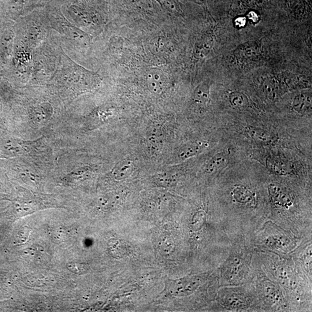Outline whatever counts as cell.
Returning <instances> with one entry per match:
<instances>
[{"label":"cell","mask_w":312,"mask_h":312,"mask_svg":"<svg viewBox=\"0 0 312 312\" xmlns=\"http://www.w3.org/2000/svg\"><path fill=\"white\" fill-rule=\"evenodd\" d=\"M134 170V164L132 160H124L118 162L113 170V176L115 180H121L131 176Z\"/></svg>","instance_id":"obj_10"},{"label":"cell","mask_w":312,"mask_h":312,"mask_svg":"<svg viewBox=\"0 0 312 312\" xmlns=\"http://www.w3.org/2000/svg\"><path fill=\"white\" fill-rule=\"evenodd\" d=\"M268 190L271 198L277 206L287 208L292 205L291 198L287 192L278 186L274 184H270Z\"/></svg>","instance_id":"obj_6"},{"label":"cell","mask_w":312,"mask_h":312,"mask_svg":"<svg viewBox=\"0 0 312 312\" xmlns=\"http://www.w3.org/2000/svg\"><path fill=\"white\" fill-rule=\"evenodd\" d=\"M214 40L212 36H206L203 37L196 44L194 48V56L196 58L202 59L206 58L212 49Z\"/></svg>","instance_id":"obj_11"},{"label":"cell","mask_w":312,"mask_h":312,"mask_svg":"<svg viewBox=\"0 0 312 312\" xmlns=\"http://www.w3.org/2000/svg\"><path fill=\"white\" fill-rule=\"evenodd\" d=\"M54 113L53 107L48 102L40 104L32 108L30 112L33 122L37 124H42L49 120Z\"/></svg>","instance_id":"obj_4"},{"label":"cell","mask_w":312,"mask_h":312,"mask_svg":"<svg viewBox=\"0 0 312 312\" xmlns=\"http://www.w3.org/2000/svg\"><path fill=\"white\" fill-rule=\"evenodd\" d=\"M206 214L205 211L199 210L196 212L192 219V224L194 230H199L205 224Z\"/></svg>","instance_id":"obj_20"},{"label":"cell","mask_w":312,"mask_h":312,"mask_svg":"<svg viewBox=\"0 0 312 312\" xmlns=\"http://www.w3.org/2000/svg\"><path fill=\"white\" fill-rule=\"evenodd\" d=\"M312 98L310 92H302L295 96L292 102L293 108L299 114H306L312 108Z\"/></svg>","instance_id":"obj_9"},{"label":"cell","mask_w":312,"mask_h":312,"mask_svg":"<svg viewBox=\"0 0 312 312\" xmlns=\"http://www.w3.org/2000/svg\"><path fill=\"white\" fill-rule=\"evenodd\" d=\"M62 28L65 34L80 46L84 47L90 46L91 38L86 32L72 25H62Z\"/></svg>","instance_id":"obj_5"},{"label":"cell","mask_w":312,"mask_h":312,"mask_svg":"<svg viewBox=\"0 0 312 312\" xmlns=\"http://www.w3.org/2000/svg\"><path fill=\"white\" fill-rule=\"evenodd\" d=\"M203 148L198 142H192L186 144L180 152V157L182 159H188L198 154Z\"/></svg>","instance_id":"obj_16"},{"label":"cell","mask_w":312,"mask_h":312,"mask_svg":"<svg viewBox=\"0 0 312 312\" xmlns=\"http://www.w3.org/2000/svg\"><path fill=\"white\" fill-rule=\"evenodd\" d=\"M246 18H237L236 20V24L237 26H239V27H242V26L246 24Z\"/></svg>","instance_id":"obj_25"},{"label":"cell","mask_w":312,"mask_h":312,"mask_svg":"<svg viewBox=\"0 0 312 312\" xmlns=\"http://www.w3.org/2000/svg\"><path fill=\"white\" fill-rule=\"evenodd\" d=\"M230 102L234 107L237 108H242L246 107L248 104V96L239 92H233L229 96Z\"/></svg>","instance_id":"obj_17"},{"label":"cell","mask_w":312,"mask_h":312,"mask_svg":"<svg viewBox=\"0 0 312 312\" xmlns=\"http://www.w3.org/2000/svg\"><path fill=\"white\" fill-rule=\"evenodd\" d=\"M228 300V304L232 308L241 307L246 304L244 298L241 294H233L230 296Z\"/></svg>","instance_id":"obj_23"},{"label":"cell","mask_w":312,"mask_h":312,"mask_svg":"<svg viewBox=\"0 0 312 312\" xmlns=\"http://www.w3.org/2000/svg\"><path fill=\"white\" fill-rule=\"evenodd\" d=\"M264 293L266 299L270 302H277L280 298L278 289L274 284H267L265 286Z\"/></svg>","instance_id":"obj_21"},{"label":"cell","mask_w":312,"mask_h":312,"mask_svg":"<svg viewBox=\"0 0 312 312\" xmlns=\"http://www.w3.org/2000/svg\"><path fill=\"white\" fill-rule=\"evenodd\" d=\"M234 54L242 60H254L261 56V46L256 42L245 43L238 48Z\"/></svg>","instance_id":"obj_3"},{"label":"cell","mask_w":312,"mask_h":312,"mask_svg":"<svg viewBox=\"0 0 312 312\" xmlns=\"http://www.w3.org/2000/svg\"><path fill=\"white\" fill-rule=\"evenodd\" d=\"M266 165L271 172L278 176H286L292 172L291 166L287 162L280 158H269L266 161Z\"/></svg>","instance_id":"obj_13"},{"label":"cell","mask_w":312,"mask_h":312,"mask_svg":"<svg viewBox=\"0 0 312 312\" xmlns=\"http://www.w3.org/2000/svg\"><path fill=\"white\" fill-rule=\"evenodd\" d=\"M262 88L264 94L267 98L274 100L280 94L281 84L276 78L270 76L263 81Z\"/></svg>","instance_id":"obj_8"},{"label":"cell","mask_w":312,"mask_h":312,"mask_svg":"<svg viewBox=\"0 0 312 312\" xmlns=\"http://www.w3.org/2000/svg\"><path fill=\"white\" fill-rule=\"evenodd\" d=\"M246 132L250 138L260 143H272L276 138L272 133L266 130L252 128L250 126L246 128Z\"/></svg>","instance_id":"obj_12"},{"label":"cell","mask_w":312,"mask_h":312,"mask_svg":"<svg viewBox=\"0 0 312 312\" xmlns=\"http://www.w3.org/2000/svg\"><path fill=\"white\" fill-rule=\"evenodd\" d=\"M146 81L148 86L151 91L156 94H160L167 87L168 78L162 70L152 68L147 72Z\"/></svg>","instance_id":"obj_2"},{"label":"cell","mask_w":312,"mask_h":312,"mask_svg":"<svg viewBox=\"0 0 312 312\" xmlns=\"http://www.w3.org/2000/svg\"><path fill=\"white\" fill-rule=\"evenodd\" d=\"M2 107V102H1V99H0V108Z\"/></svg>","instance_id":"obj_27"},{"label":"cell","mask_w":312,"mask_h":312,"mask_svg":"<svg viewBox=\"0 0 312 312\" xmlns=\"http://www.w3.org/2000/svg\"><path fill=\"white\" fill-rule=\"evenodd\" d=\"M132 4L144 10H150L152 8V4L150 0H128Z\"/></svg>","instance_id":"obj_24"},{"label":"cell","mask_w":312,"mask_h":312,"mask_svg":"<svg viewBox=\"0 0 312 312\" xmlns=\"http://www.w3.org/2000/svg\"><path fill=\"white\" fill-rule=\"evenodd\" d=\"M244 266L241 260L234 258L233 262L230 263L228 266V276L230 280L232 278H237L240 276V272H242Z\"/></svg>","instance_id":"obj_18"},{"label":"cell","mask_w":312,"mask_h":312,"mask_svg":"<svg viewBox=\"0 0 312 312\" xmlns=\"http://www.w3.org/2000/svg\"><path fill=\"white\" fill-rule=\"evenodd\" d=\"M228 156L224 153L214 155L208 162L206 166L205 172L208 174H214L221 172L228 166Z\"/></svg>","instance_id":"obj_7"},{"label":"cell","mask_w":312,"mask_h":312,"mask_svg":"<svg viewBox=\"0 0 312 312\" xmlns=\"http://www.w3.org/2000/svg\"><path fill=\"white\" fill-rule=\"evenodd\" d=\"M248 18L252 22H256L258 20V14L254 12H250L248 14Z\"/></svg>","instance_id":"obj_26"},{"label":"cell","mask_w":312,"mask_h":312,"mask_svg":"<svg viewBox=\"0 0 312 312\" xmlns=\"http://www.w3.org/2000/svg\"><path fill=\"white\" fill-rule=\"evenodd\" d=\"M232 196L236 202L242 204L250 203L254 196L252 192L248 189L240 187L234 189L232 192Z\"/></svg>","instance_id":"obj_15"},{"label":"cell","mask_w":312,"mask_h":312,"mask_svg":"<svg viewBox=\"0 0 312 312\" xmlns=\"http://www.w3.org/2000/svg\"><path fill=\"white\" fill-rule=\"evenodd\" d=\"M210 99V85L208 82H204L198 85L193 94V100L199 105L206 106Z\"/></svg>","instance_id":"obj_14"},{"label":"cell","mask_w":312,"mask_h":312,"mask_svg":"<svg viewBox=\"0 0 312 312\" xmlns=\"http://www.w3.org/2000/svg\"><path fill=\"white\" fill-rule=\"evenodd\" d=\"M68 270L74 274H87L90 270V266L86 264L72 262L66 264Z\"/></svg>","instance_id":"obj_19"},{"label":"cell","mask_w":312,"mask_h":312,"mask_svg":"<svg viewBox=\"0 0 312 312\" xmlns=\"http://www.w3.org/2000/svg\"><path fill=\"white\" fill-rule=\"evenodd\" d=\"M165 8L174 14L180 12V9L176 0H157Z\"/></svg>","instance_id":"obj_22"},{"label":"cell","mask_w":312,"mask_h":312,"mask_svg":"<svg viewBox=\"0 0 312 312\" xmlns=\"http://www.w3.org/2000/svg\"><path fill=\"white\" fill-rule=\"evenodd\" d=\"M198 278H183L179 280L170 281L168 290L174 296H184L190 295L200 285Z\"/></svg>","instance_id":"obj_1"}]
</instances>
